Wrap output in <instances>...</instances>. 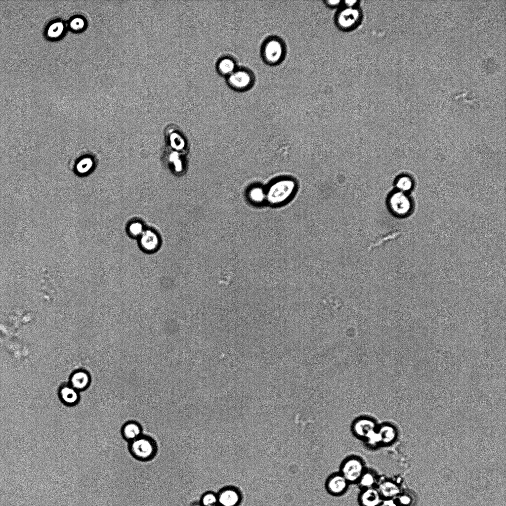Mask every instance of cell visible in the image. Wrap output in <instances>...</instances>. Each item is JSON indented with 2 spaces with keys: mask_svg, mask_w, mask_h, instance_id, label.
Segmentation results:
<instances>
[{
  "mask_svg": "<svg viewBox=\"0 0 506 506\" xmlns=\"http://www.w3.org/2000/svg\"><path fill=\"white\" fill-rule=\"evenodd\" d=\"M261 55L264 61L270 65L281 63L286 55V46L283 40L276 36H270L263 41Z\"/></svg>",
  "mask_w": 506,
  "mask_h": 506,
  "instance_id": "cell-1",
  "label": "cell"
},
{
  "mask_svg": "<svg viewBox=\"0 0 506 506\" xmlns=\"http://www.w3.org/2000/svg\"><path fill=\"white\" fill-rule=\"evenodd\" d=\"M295 183L290 179H283L271 184L265 191L266 199L273 205H279L287 201L294 193Z\"/></svg>",
  "mask_w": 506,
  "mask_h": 506,
  "instance_id": "cell-2",
  "label": "cell"
},
{
  "mask_svg": "<svg viewBox=\"0 0 506 506\" xmlns=\"http://www.w3.org/2000/svg\"><path fill=\"white\" fill-rule=\"evenodd\" d=\"M363 19V13L359 7L342 6L335 16L337 26L343 31H350L357 28Z\"/></svg>",
  "mask_w": 506,
  "mask_h": 506,
  "instance_id": "cell-3",
  "label": "cell"
},
{
  "mask_svg": "<svg viewBox=\"0 0 506 506\" xmlns=\"http://www.w3.org/2000/svg\"><path fill=\"white\" fill-rule=\"evenodd\" d=\"M94 154L85 148L77 152L69 162L70 169L76 174L84 176L91 173L96 165Z\"/></svg>",
  "mask_w": 506,
  "mask_h": 506,
  "instance_id": "cell-4",
  "label": "cell"
},
{
  "mask_svg": "<svg viewBox=\"0 0 506 506\" xmlns=\"http://www.w3.org/2000/svg\"><path fill=\"white\" fill-rule=\"evenodd\" d=\"M228 86L237 91H246L251 89L255 82L253 72L246 67H238L226 78Z\"/></svg>",
  "mask_w": 506,
  "mask_h": 506,
  "instance_id": "cell-5",
  "label": "cell"
},
{
  "mask_svg": "<svg viewBox=\"0 0 506 506\" xmlns=\"http://www.w3.org/2000/svg\"><path fill=\"white\" fill-rule=\"evenodd\" d=\"M130 442V453L138 460H150L156 454V444L150 437L141 435Z\"/></svg>",
  "mask_w": 506,
  "mask_h": 506,
  "instance_id": "cell-6",
  "label": "cell"
},
{
  "mask_svg": "<svg viewBox=\"0 0 506 506\" xmlns=\"http://www.w3.org/2000/svg\"><path fill=\"white\" fill-rule=\"evenodd\" d=\"M388 208L390 213L398 218H407L412 214L411 201L401 191L395 192L390 195L388 200Z\"/></svg>",
  "mask_w": 506,
  "mask_h": 506,
  "instance_id": "cell-7",
  "label": "cell"
},
{
  "mask_svg": "<svg viewBox=\"0 0 506 506\" xmlns=\"http://www.w3.org/2000/svg\"><path fill=\"white\" fill-rule=\"evenodd\" d=\"M141 250L146 253H153L160 249L162 238L160 232L153 226L147 225L137 239Z\"/></svg>",
  "mask_w": 506,
  "mask_h": 506,
  "instance_id": "cell-8",
  "label": "cell"
},
{
  "mask_svg": "<svg viewBox=\"0 0 506 506\" xmlns=\"http://www.w3.org/2000/svg\"><path fill=\"white\" fill-rule=\"evenodd\" d=\"M365 472L363 462L357 458L346 460L341 467V474L348 482L358 481Z\"/></svg>",
  "mask_w": 506,
  "mask_h": 506,
  "instance_id": "cell-9",
  "label": "cell"
},
{
  "mask_svg": "<svg viewBox=\"0 0 506 506\" xmlns=\"http://www.w3.org/2000/svg\"><path fill=\"white\" fill-rule=\"evenodd\" d=\"M377 430L375 422L368 418H361L357 420L353 425V430L355 435L365 439H368Z\"/></svg>",
  "mask_w": 506,
  "mask_h": 506,
  "instance_id": "cell-10",
  "label": "cell"
},
{
  "mask_svg": "<svg viewBox=\"0 0 506 506\" xmlns=\"http://www.w3.org/2000/svg\"><path fill=\"white\" fill-rule=\"evenodd\" d=\"M217 497L219 506H239L241 501L240 493L232 488L224 489Z\"/></svg>",
  "mask_w": 506,
  "mask_h": 506,
  "instance_id": "cell-11",
  "label": "cell"
},
{
  "mask_svg": "<svg viewBox=\"0 0 506 506\" xmlns=\"http://www.w3.org/2000/svg\"><path fill=\"white\" fill-rule=\"evenodd\" d=\"M238 67L236 60L231 55H225L216 62V69L218 74L226 78Z\"/></svg>",
  "mask_w": 506,
  "mask_h": 506,
  "instance_id": "cell-12",
  "label": "cell"
},
{
  "mask_svg": "<svg viewBox=\"0 0 506 506\" xmlns=\"http://www.w3.org/2000/svg\"><path fill=\"white\" fill-rule=\"evenodd\" d=\"M348 482L340 473L332 476L327 483L328 491L333 494L343 493L347 489Z\"/></svg>",
  "mask_w": 506,
  "mask_h": 506,
  "instance_id": "cell-13",
  "label": "cell"
},
{
  "mask_svg": "<svg viewBox=\"0 0 506 506\" xmlns=\"http://www.w3.org/2000/svg\"><path fill=\"white\" fill-rule=\"evenodd\" d=\"M381 496L378 489L374 487L365 488L361 493L360 500L363 506H377L380 503Z\"/></svg>",
  "mask_w": 506,
  "mask_h": 506,
  "instance_id": "cell-14",
  "label": "cell"
},
{
  "mask_svg": "<svg viewBox=\"0 0 506 506\" xmlns=\"http://www.w3.org/2000/svg\"><path fill=\"white\" fill-rule=\"evenodd\" d=\"M90 382L89 374L84 371L78 370L73 373L70 378V385L77 390L86 388Z\"/></svg>",
  "mask_w": 506,
  "mask_h": 506,
  "instance_id": "cell-15",
  "label": "cell"
},
{
  "mask_svg": "<svg viewBox=\"0 0 506 506\" xmlns=\"http://www.w3.org/2000/svg\"><path fill=\"white\" fill-rule=\"evenodd\" d=\"M78 390L71 385L62 386L59 391V397L61 401L67 406H72L77 404L79 400Z\"/></svg>",
  "mask_w": 506,
  "mask_h": 506,
  "instance_id": "cell-16",
  "label": "cell"
},
{
  "mask_svg": "<svg viewBox=\"0 0 506 506\" xmlns=\"http://www.w3.org/2000/svg\"><path fill=\"white\" fill-rule=\"evenodd\" d=\"M122 433L126 440L131 442L142 435V427L136 422H128L123 425Z\"/></svg>",
  "mask_w": 506,
  "mask_h": 506,
  "instance_id": "cell-17",
  "label": "cell"
},
{
  "mask_svg": "<svg viewBox=\"0 0 506 506\" xmlns=\"http://www.w3.org/2000/svg\"><path fill=\"white\" fill-rule=\"evenodd\" d=\"M147 225L141 218L135 217L127 222L126 229L128 235L138 239L145 230Z\"/></svg>",
  "mask_w": 506,
  "mask_h": 506,
  "instance_id": "cell-18",
  "label": "cell"
},
{
  "mask_svg": "<svg viewBox=\"0 0 506 506\" xmlns=\"http://www.w3.org/2000/svg\"><path fill=\"white\" fill-rule=\"evenodd\" d=\"M380 444H388L394 439L396 432L394 428L388 424H383L377 430Z\"/></svg>",
  "mask_w": 506,
  "mask_h": 506,
  "instance_id": "cell-19",
  "label": "cell"
},
{
  "mask_svg": "<svg viewBox=\"0 0 506 506\" xmlns=\"http://www.w3.org/2000/svg\"><path fill=\"white\" fill-rule=\"evenodd\" d=\"M378 490L381 497L390 498L395 496L399 491L398 487L390 481L382 482L379 486Z\"/></svg>",
  "mask_w": 506,
  "mask_h": 506,
  "instance_id": "cell-20",
  "label": "cell"
},
{
  "mask_svg": "<svg viewBox=\"0 0 506 506\" xmlns=\"http://www.w3.org/2000/svg\"><path fill=\"white\" fill-rule=\"evenodd\" d=\"M249 197L252 202L260 203L266 199L265 192L260 187H253L249 192Z\"/></svg>",
  "mask_w": 506,
  "mask_h": 506,
  "instance_id": "cell-21",
  "label": "cell"
},
{
  "mask_svg": "<svg viewBox=\"0 0 506 506\" xmlns=\"http://www.w3.org/2000/svg\"><path fill=\"white\" fill-rule=\"evenodd\" d=\"M376 481L375 474L370 471L364 472L359 480L360 485L365 488L373 487Z\"/></svg>",
  "mask_w": 506,
  "mask_h": 506,
  "instance_id": "cell-22",
  "label": "cell"
},
{
  "mask_svg": "<svg viewBox=\"0 0 506 506\" xmlns=\"http://www.w3.org/2000/svg\"><path fill=\"white\" fill-rule=\"evenodd\" d=\"M64 30V25L60 22H55L51 24L48 29L47 35L51 38H56L60 36Z\"/></svg>",
  "mask_w": 506,
  "mask_h": 506,
  "instance_id": "cell-23",
  "label": "cell"
},
{
  "mask_svg": "<svg viewBox=\"0 0 506 506\" xmlns=\"http://www.w3.org/2000/svg\"><path fill=\"white\" fill-rule=\"evenodd\" d=\"M412 186V181L410 177L403 176L399 177L396 182V186L401 192L410 190Z\"/></svg>",
  "mask_w": 506,
  "mask_h": 506,
  "instance_id": "cell-24",
  "label": "cell"
},
{
  "mask_svg": "<svg viewBox=\"0 0 506 506\" xmlns=\"http://www.w3.org/2000/svg\"><path fill=\"white\" fill-rule=\"evenodd\" d=\"M202 506H215L217 505V497L212 493H207L204 494L201 499V504Z\"/></svg>",
  "mask_w": 506,
  "mask_h": 506,
  "instance_id": "cell-25",
  "label": "cell"
},
{
  "mask_svg": "<svg viewBox=\"0 0 506 506\" xmlns=\"http://www.w3.org/2000/svg\"><path fill=\"white\" fill-rule=\"evenodd\" d=\"M84 26V21L81 18H74L70 23V26L75 30H81L83 28Z\"/></svg>",
  "mask_w": 506,
  "mask_h": 506,
  "instance_id": "cell-26",
  "label": "cell"
},
{
  "mask_svg": "<svg viewBox=\"0 0 506 506\" xmlns=\"http://www.w3.org/2000/svg\"><path fill=\"white\" fill-rule=\"evenodd\" d=\"M325 3L329 7H337L342 5V1L341 0H326Z\"/></svg>",
  "mask_w": 506,
  "mask_h": 506,
  "instance_id": "cell-27",
  "label": "cell"
},
{
  "mask_svg": "<svg viewBox=\"0 0 506 506\" xmlns=\"http://www.w3.org/2000/svg\"><path fill=\"white\" fill-rule=\"evenodd\" d=\"M359 1L358 0H345L342 1V5L347 7H356L359 6Z\"/></svg>",
  "mask_w": 506,
  "mask_h": 506,
  "instance_id": "cell-28",
  "label": "cell"
},
{
  "mask_svg": "<svg viewBox=\"0 0 506 506\" xmlns=\"http://www.w3.org/2000/svg\"><path fill=\"white\" fill-rule=\"evenodd\" d=\"M193 506H202V505L201 504H197V505H194Z\"/></svg>",
  "mask_w": 506,
  "mask_h": 506,
  "instance_id": "cell-29",
  "label": "cell"
},
{
  "mask_svg": "<svg viewBox=\"0 0 506 506\" xmlns=\"http://www.w3.org/2000/svg\"><path fill=\"white\" fill-rule=\"evenodd\" d=\"M218 506V505H216V506Z\"/></svg>",
  "mask_w": 506,
  "mask_h": 506,
  "instance_id": "cell-30",
  "label": "cell"
}]
</instances>
